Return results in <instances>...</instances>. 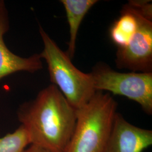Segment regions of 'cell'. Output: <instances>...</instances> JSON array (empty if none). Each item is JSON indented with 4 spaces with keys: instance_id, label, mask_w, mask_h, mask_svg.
I'll return each instance as SVG.
<instances>
[{
    "instance_id": "7a4b0ae2",
    "label": "cell",
    "mask_w": 152,
    "mask_h": 152,
    "mask_svg": "<svg viewBox=\"0 0 152 152\" xmlns=\"http://www.w3.org/2000/svg\"><path fill=\"white\" fill-rule=\"evenodd\" d=\"M117 103L109 93L96 91L76 109V126L65 152H102L112 130Z\"/></svg>"
},
{
    "instance_id": "3957f363",
    "label": "cell",
    "mask_w": 152,
    "mask_h": 152,
    "mask_svg": "<svg viewBox=\"0 0 152 152\" xmlns=\"http://www.w3.org/2000/svg\"><path fill=\"white\" fill-rule=\"evenodd\" d=\"M44 50L39 54L46 61L51 84L54 85L76 109L87 104L95 94L91 73L77 69L71 59L39 26Z\"/></svg>"
},
{
    "instance_id": "277c9868",
    "label": "cell",
    "mask_w": 152,
    "mask_h": 152,
    "mask_svg": "<svg viewBox=\"0 0 152 152\" xmlns=\"http://www.w3.org/2000/svg\"><path fill=\"white\" fill-rule=\"evenodd\" d=\"M90 73L96 91L125 96L139 104L147 114H152V73H121L99 63Z\"/></svg>"
},
{
    "instance_id": "8fae6325",
    "label": "cell",
    "mask_w": 152,
    "mask_h": 152,
    "mask_svg": "<svg viewBox=\"0 0 152 152\" xmlns=\"http://www.w3.org/2000/svg\"><path fill=\"white\" fill-rule=\"evenodd\" d=\"M24 152H51L48 150L37 145L31 144L29 147L26 148Z\"/></svg>"
},
{
    "instance_id": "6da1fadb",
    "label": "cell",
    "mask_w": 152,
    "mask_h": 152,
    "mask_svg": "<svg viewBox=\"0 0 152 152\" xmlns=\"http://www.w3.org/2000/svg\"><path fill=\"white\" fill-rule=\"evenodd\" d=\"M17 116L28 133L31 144L51 152H66L76 126V109L54 85L22 104Z\"/></svg>"
},
{
    "instance_id": "52a82bcc",
    "label": "cell",
    "mask_w": 152,
    "mask_h": 152,
    "mask_svg": "<svg viewBox=\"0 0 152 152\" xmlns=\"http://www.w3.org/2000/svg\"><path fill=\"white\" fill-rule=\"evenodd\" d=\"M9 17L5 2L0 0V80L6 76L20 71L34 73L43 68L39 54L28 58L16 55L8 49L4 36L9 30Z\"/></svg>"
},
{
    "instance_id": "5b68a950",
    "label": "cell",
    "mask_w": 152,
    "mask_h": 152,
    "mask_svg": "<svg viewBox=\"0 0 152 152\" xmlns=\"http://www.w3.org/2000/svg\"><path fill=\"white\" fill-rule=\"evenodd\" d=\"M138 21V29L129 45L117 49L115 62L120 69L152 73V21L128 4Z\"/></svg>"
},
{
    "instance_id": "8992f818",
    "label": "cell",
    "mask_w": 152,
    "mask_h": 152,
    "mask_svg": "<svg viewBox=\"0 0 152 152\" xmlns=\"http://www.w3.org/2000/svg\"><path fill=\"white\" fill-rule=\"evenodd\" d=\"M152 144V131L131 124L117 113L102 152H142Z\"/></svg>"
},
{
    "instance_id": "9c48e42d",
    "label": "cell",
    "mask_w": 152,
    "mask_h": 152,
    "mask_svg": "<svg viewBox=\"0 0 152 152\" xmlns=\"http://www.w3.org/2000/svg\"><path fill=\"white\" fill-rule=\"evenodd\" d=\"M138 29V21L132 10L127 4L121 11V16L110 29V37L118 49L127 46Z\"/></svg>"
},
{
    "instance_id": "30bf717a",
    "label": "cell",
    "mask_w": 152,
    "mask_h": 152,
    "mask_svg": "<svg viewBox=\"0 0 152 152\" xmlns=\"http://www.w3.org/2000/svg\"><path fill=\"white\" fill-rule=\"evenodd\" d=\"M29 144L28 133L20 125L14 132L0 137V152H24Z\"/></svg>"
},
{
    "instance_id": "ba28073f",
    "label": "cell",
    "mask_w": 152,
    "mask_h": 152,
    "mask_svg": "<svg viewBox=\"0 0 152 152\" xmlns=\"http://www.w3.org/2000/svg\"><path fill=\"white\" fill-rule=\"evenodd\" d=\"M64 6L69 27V40L65 52L69 58H73L76 50V40L78 30L84 17L95 5L97 0H61Z\"/></svg>"
}]
</instances>
